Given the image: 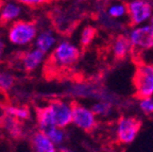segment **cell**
Listing matches in <instances>:
<instances>
[{
	"mask_svg": "<svg viewBox=\"0 0 153 152\" xmlns=\"http://www.w3.org/2000/svg\"><path fill=\"white\" fill-rule=\"evenodd\" d=\"M36 116H37L38 127H39L42 132H44L49 128H52V127H56L54 122L52 110L49 104L47 107H41V109H36Z\"/></svg>",
	"mask_w": 153,
	"mask_h": 152,
	"instance_id": "obj_13",
	"label": "cell"
},
{
	"mask_svg": "<svg viewBox=\"0 0 153 152\" xmlns=\"http://www.w3.org/2000/svg\"><path fill=\"white\" fill-rule=\"evenodd\" d=\"M2 4H3V0H0V7H2Z\"/></svg>",
	"mask_w": 153,
	"mask_h": 152,
	"instance_id": "obj_25",
	"label": "cell"
},
{
	"mask_svg": "<svg viewBox=\"0 0 153 152\" xmlns=\"http://www.w3.org/2000/svg\"><path fill=\"white\" fill-rule=\"evenodd\" d=\"M22 13V7L17 3L7 2L1 7V13H0V25L4 26L9 22H13Z\"/></svg>",
	"mask_w": 153,
	"mask_h": 152,
	"instance_id": "obj_14",
	"label": "cell"
},
{
	"mask_svg": "<svg viewBox=\"0 0 153 152\" xmlns=\"http://www.w3.org/2000/svg\"><path fill=\"white\" fill-rule=\"evenodd\" d=\"M51 0H16V2L22 3L24 5L30 7H42V5H45L47 3L50 2Z\"/></svg>",
	"mask_w": 153,
	"mask_h": 152,
	"instance_id": "obj_22",
	"label": "cell"
},
{
	"mask_svg": "<svg viewBox=\"0 0 153 152\" xmlns=\"http://www.w3.org/2000/svg\"><path fill=\"white\" fill-rule=\"evenodd\" d=\"M44 133L49 137V139L54 145H61L65 140L64 130L62 128H59V127H52V128L47 129L46 131H44Z\"/></svg>",
	"mask_w": 153,
	"mask_h": 152,
	"instance_id": "obj_18",
	"label": "cell"
},
{
	"mask_svg": "<svg viewBox=\"0 0 153 152\" xmlns=\"http://www.w3.org/2000/svg\"><path fill=\"white\" fill-rule=\"evenodd\" d=\"M72 124L85 132H91L97 126V116L91 107L81 103H72Z\"/></svg>",
	"mask_w": 153,
	"mask_h": 152,
	"instance_id": "obj_7",
	"label": "cell"
},
{
	"mask_svg": "<svg viewBox=\"0 0 153 152\" xmlns=\"http://www.w3.org/2000/svg\"><path fill=\"white\" fill-rule=\"evenodd\" d=\"M91 109L97 117H106L112 113V104L106 100H101L94 103Z\"/></svg>",
	"mask_w": 153,
	"mask_h": 152,
	"instance_id": "obj_17",
	"label": "cell"
},
{
	"mask_svg": "<svg viewBox=\"0 0 153 152\" xmlns=\"http://www.w3.org/2000/svg\"><path fill=\"white\" fill-rule=\"evenodd\" d=\"M104 1H106V2H117V1H121V2H124L126 0H104Z\"/></svg>",
	"mask_w": 153,
	"mask_h": 152,
	"instance_id": "obj_24",
	"label": "cell"
},
{
	"mask_svg": "<svg viewBox=\"0 0 153 152\" xmlns=\"http://www.w3.org/2000/svg\"><path fill=\"white\" fill-rule=\"evenodd\" d=\"M133 52L145 53L153 50V26L149 22L141 26H134L127 34Z\"/></svg>",
	"mask_w": 153,
	"mask_h": 152,
	"instance_id": "obj_2",
	"label": "cell"
},
{
	"mask_svg": "<svg viewBox=\"0 0 153 152\" xmlns=\"http://www.w3.org/2000/svg\"><path fill=\"white\" fill-rule=\"evenodd\" d=\"M139 110L143 114L146 115H153V96L152 97L141 98L138 102Z\"/></svg>",
	"mask_w": 153,
	"mask_h": 152,
	"instance_id": "obj_20",
	"label": "cell"
},
{
	"mask_svg": "<svg viewBox=\"0 0 153 152\" xmlns=\"http://www.w3.org/2000/svg\"><path fill=\"white\" fill-rule=\"evenodd\" d=\"M150 24H151V25H152V26H153V17H152V19H151V22H150Z\"/></svg>",
	"mask_w": 153,
	"mask_h": 152,
	"instance_id": "obj_26",
	"label": "cell"
},
{
	"mask_svg": "<svg viewBox=\"0 0 153 152\" xmlns=\"http://www.w3.org/2000/svg\"><path fill=\"white\" fill-rule=\"evenodd\" d=\"M49 105L52 110L55 126L64 129L72 124V103L55 100L49 103Z\"/></svg>",
	"mask_w": 153,
	"mask_h": 152,
	"instance_id": "obj_8",
	"label": "cell"
},
{
	"mask_svg": "<svg viewBox=\"0 0 153 152\" xmlns=\"http://www.w3.org/2000/svg\"><path fill=\"white\" fill-rule=\"evenodd\" d=\"M105 14L108 15L110 18L114 20H120L126 17H128V7L127 3L117 1V2H111L106 7Z\"/></svg>",
	"mask_w": 153,
	"mask_h": 152,
	"instance_id": "obj_15",
	"label": "cell"
},
{
	"mask_svg": "<svg viewBox=\"0 0 153 152\" xmlns=\"http://www.w3.org/2000/svg\"><path fill=\"white\" fill-rule=\"evenodd\" d=\"M4 43H3L2 38H0V61H1V59H2V55H3V51H4Z\"/></svg>",
	"mask_w": 153,
	"mask_h": 152,
	"instance_id": "obj_23",
	"label": "cell"
},
{
	"mask_svg": "<svg viewBox=\"0 0 153 152\" xmlns=\"http://www.w3.org/2000/svg\"><path fill=\"white\" fill-rule=\"evenodd\" d=\"M128 20L132 27L149 24L153 17V5L149 0H129Z\"/></svg>",
	"mask_w": 153,
	"mask_h": 152,
	"instance_id": "obj_4",
	"label": "cell"
},
{
	"mask_svg": "<svg viewBox=\"0 0 153 152\" xmlns=\"http://www.w3.org/2000/svg\"><path fill=\"white\" fill-rule=\"evenodd\" d=\"M96 34H97V30H96L95 27L89 26V25L84 27L82 29L81 34H80V45H81V47H88L95 39Z\"/></svg>",
	"mask_w": 153,
	"mask_h": 152,
	"instance_id": "obj_16",
	"label": "cell"
},
{
	"mask_svg": "<svg viewBox=\"0 0 153 152\" xmlns=\"http://www.w3.org/2000/svg\"><path fill=\"white\" fill-rule=\"evenodd\" d=\"M35 45L37 49L42 50L44 53H47L54 46H56V37L50 29H46L37 35Z\"/></svg>",
	"mask_w": 153,
	"mask_h": 152,
	"instance_id": "obj_11",
	"label": "cell"
},
{
	"mask_svg": "<svg viewBox=\"0 0 153 152\" xmlns=\"http://www.w3.org/2000/svg\"><path fill=\"white\" fill-rule=\"evenodd\" d=\"M32 148L33 152H56L55 145L42 131L32 137Z\"/></svg>",
	"mask_w": 153,
	"mask_h": 152,
	"instance_id": "obj_10",
	"label": "cell"
},
{
	"mask_svg": "<svg viewBox=\"0 0 153 152\" xmlns=\"http://www.w3.org/2000/svg\"><path fill=\"white\" fill-rule=\"evenodd\" d=\"M135 95L138 99L153 96V63L143 62L136 67L133 77Z\"/></svg>",
	"mask_w": 153,
	"mask_h": 152,
	"instance_id": "obj_1",
	"label": "cell"
},
{
	"mask_svg": "<svg viewBox=\"0 0 153 152\" xmlns=\"http://www.w3.org/2000/svg\"><path fill=\"white\" fill-rule=\"evenodd\" d=\"M44 57H45V53L42 50L37 49V48L29 51V52H26L25 54H22V57L24 69L27 72L34 70L42 63V61L44 60Z\"/></svg>",
	"mask_w": 153,
	"mask_h": 152,
	"instance_id": "obj_12",
	"label": "cell"
},
{
	"mask_svg": "<svg viewBox=\"0 0 153 152\" xmlns=\"http://www.w3.org/2000/svg\"><path fill=\"white\" fill-rule=\"evenodd\" d=\"M37 29L33 22L18 20L12 24L9 29L10 42L17 46H25L35 38Z\"/></svg>",
	"mask_w": 153,
	"mask_h": 152,
	"instance_id": "obj_6",
	"label": "cell"
},
{
	"mask_svg": "<svg viewBox=\"0 0 153 152\" xmlns=\"http://www.w3.org/2000/svg\"><path fill=\"white\" fill-rule=\"evenodd\" d=\"M15 79L12 75L7 72H0V88L3 90H7L14 85Z\"/></svg>",
	"mask_w": 153,
	"mask_h": 152,
	"instance_id": "obj_21",
	"label": "cell"
},
{
	"mask_svg": "<svg viewBox=\"0 0 153 152\" xmlns=\"http://www.w3.org/2000/svg\"><path fill=\"white\" fill-rule=\"evenodd\" d=\"M133 52L131 43L127 35H118L115 37L111 45V53L115 60L121 61Z\"/></svg>",
	"mask_w": 153,
	"mask_h": 152,
	"instance_id": "obj_9",
	"label": "cell"
},
{
	"mask_svg": "<svg viewBox=\"0 0 153 152\" xmlns=\"http://www.w3.org/2000/svg\"><path fill=\"white\" fill-rule=\"evenodd\" d=\"M140 121L135 117L123 116L118 119L115 127V136L121 145H130L136 139L140 131Z\"/></svg>",
	"mask_w": 153,
	"mask_h": 152,
	"instance_id": "obj_5",
	"label": "cell"
},
{
	"mask_svg": "<svg viewBox=\"0 0 153 152\" xmlns=\"http://www.w3.org/2000/svg\"><path fill=\"white\" fill-rule=\"evenodd\" d=\"M81 51L79 47L69 40H62L53 49L50 59L51 63L56 67L68 68L76 64L80 59Z\"/></svg>",
	"mask_w": 153,
	"mask_h": 152,
	"instance_id": "obj_3",
	"label": "cell"
},
{
	"mask_svg": "<svg viewBox=\"0 0 153 152\" xmlns=\"http://www.w3.org/2000/svg\"><path fill=\"white\" fill-rule=\"evenodd\" d=\"M7 113L10 116L14 117L18 119H27L29 117V111L27 107H7Z\"/></svg>",
	"mask_w": 153,
	"mask_h": 152,
	"instance_id": "obj_19",
	"label": "cell"
}]
</instances>
